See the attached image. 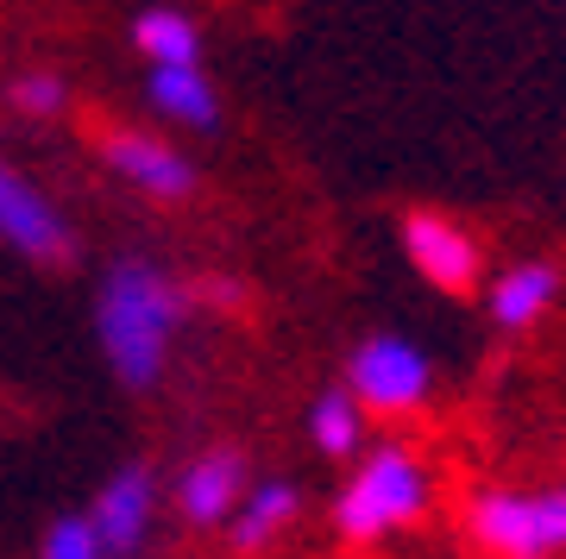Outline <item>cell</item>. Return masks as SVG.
Listing matches in <instances>:
<instances>
[{
	"instance_id": "cell-8",
	"label": "cell",
	"mask_w": 566,
	"mask_h": 559,
	"mask_svg": "<svg viewBox=\"0 0 566 559\" xmlns=\"http://www.w3.org/2000/svg\"><path fill=\"white\" fill-rule=\"evenodd\" d=\"M245 453L240 446H208V453H196V460L177 472V484H170V503H177V516L189 521V528H227V516H233V503L245 497Z\"/></svg>"
},
{
	"instance_id": "cell-2",
	"label": "cell",
	"mask_w": 566,
	"mask_h": 559,
	"mask_svg": "<svg viewBox=\"0 0 566 559\" xmlns=\"http://www.w3.org/2000/svg\"><path fill=\"white\" fill-rule=\"evenodd\" d=\"M428 509H434V472H428V460L416 446H403V440H385V446L359 453L353 478L340 484V497H334V535L353 540V547H378V540L416 528Z\"/></svg>"
},
{
	"instance_id": "cell-6",
	"label": "cell",
	"mask_w": 566,
	"mask_h": 559,
	"mask_svg": "<svg viewBox=\"0 0 566 559\" xmlns=\"http://www.w3.org/2000/svg\"><path fill=\"white\" fill-rule=\"evenodd\" d=\"M403 252H409V264H416V277L434 283L441 296H465V289H479L485 252H479V240H472L453 214L416 208V214L403 220Z\"/></svg>"
},
{
	"instance_id": "cell-7",
	"label": "cell",
	"mask_w": 566,
	"mask_h": 559,
	"mask_svg": "<svg viewBox=\"0 0 566 559\" xmlns=\"http://www.w3.org/2000/svg\"><path fill=\"white\" fill-rule=\"evenodd\" d=\"M88 521H95L107 559H139L145 540H151V521H158V478H151V465H139V460L120 465V472L95 491Z\"/></svg>"
},
{
	"instance_id": "cell-10",
	"label": "cell",
	"mask_w": 566,
	"mask_h": 559,
	"mask_svg": "<svg viewBox=\"0 0 566 559\" xmlns=\"http://www.w3.org/2000/svg\"><path fill=\"white\" fill-rule=\"evenodd\" d=\"M296 509H303V491L290 478H259L245 484V497L233 503V516H227V540H233V553H264V547H277L283 528L296 521Z\"/></svg>"
},
{
	"instance_id": "cell-16",
	"label": "cell",
	"mask_w": 566,
	"mask_h": 559,
	"mask_svg": "<svg viewBox=\"0 0 566 559\" xmlns=\"http://www.w3.org/2000/svg\"><path fill=\"white\" fill-rule=\"evenodd\" d=\"M7 101H13L20 114H32V120H57L63 107H70V88H63V76H51V70H25V76H13Z\"/></svg>"
},
{
	"instance_id": "cell-12",
	"label": "cell",
	"mask_w": 566,
	"mask_h": 559,
	"mask_svg": "<svg viewBox=\"0 0 566 559\" xmlns=\"http://www.w3.org/2000/svg\"><path fill=\"white\" fill-rule=\"evenodd\" d=\"M554 302H560V271H554L547 259H528V264H510L504 277L491 283L485 308H491V320H497L504 334H523V327H535Z\"/></svg>"
},
{
	"instance_id": "cell-4",
	"label": "cell",
	"mask_w": 566,
	"mask_h": 559,
	"mask_svg": "<svg viewBox=\"0 0 566 559\" xmlns=\"http://www.w3.org/2000/svg\"><path fill=\"white\" fill-rule=\"evenodd\" d=\"M346 390L365 402V415H385V421L416 415L434 397V359L403 334H371L346 359Z\"/></svg>"
},
{
	"instance_id": "cell-9",
	"label": "cell",
	"mask_w": 566,
	"mask_h": 559,
	"mask_svg": "<svg viewBox=\"0 0 566 559\" xmlns=\"http://www.w3.org/2000/svg\"><path fill=\"white\" fill-rule=\"evenodd\" d=\"M102 158L107 170L120 182H133L139 196L151 201H182V196H196V164L182 158L177 145H164L151 139V133H102Z\"/></svg>"
},
{
	"instance_id": "cell-11",
	"label": "cell",
	"mask_w": 566,
	"mask_h": 559,
	"mask_svg": "<svg viewBox=\"0 0 566 559\" xmlns=\"http://www.w3.org/2000/svg\"><path fill=\"white\" fill-rule=\"evenodd\" d=\"M145 95H151V107H158L164 120H177V126H196V133L221 126V95L202 76V63H151Z\"/></svg>"
},
{
	"instance_id": "cell-1",
	"label": "cell",
	"mask_w": 566,
	"mask_h": 559,
	"mask_svg": "<svg viewBox=\"0 0 566 559\" xmlns=\"http://www.w3.org/2000/svg\"><path fill=\"white\" fill-rule=\"evenodd\" d=\"M189 308H196V296L164 264L120 259L102 277V296H95V334H102L107 371L126 390H158L164 371H170V346H177V327L189 320Z\"/></svg>"
},
{
	"instance_id": "cell-5",
	"label": "cell",
	"mask_w": 566,
	"mask_h": 559,
	"mask_svg": "<svg viewBox=\"0 0 566 559\" xmlns=\"http://www.w3.org/2000/svg\"><path fill=\"white\" fill-rule=\"evenodd\" d=\"M0 245L20 252V259H32V264H70L76 259V233H70L63 208L25 177L20 164H7V158H0Z\"/></svg>"
},
{
	"instance_id": "cell-14",
	"label": "cell",
	"mask_w": 566,
	"mask_h": 559,
	"mask_svg": "<svg viewBox=\"0 0 566 559\" xmlns=\"http://www.w3.org/2000/svg\"><path fill=\"white\" fill-rule=\"evenodd\" d=\"M133 51L145 63H202V25L182 7H145L133 20Z\"/></svg>"
},
{
	"instance_id": "cell-3",
	"label": "cell",
	"mask_w": 566,
	"mask_h": 559,
	"mask_svg": "<svg viewBox=\"0 0 566 559\" xmlns=\"http://www.w3.org/2000/svg\"><path fill=\"white\" fill-rule=\"evenodd\" d=\"M465 535L485 559H566V484H491L465 497Z\"/></svg>"
},
{
	"instance_id": "cell-13",
	"label": "cell",
	"mask_w": 566,
	"mask_h": 559,
	"mask_svg": "<svg viewBox=\"0 0 566 559\" xmlns=\"http://www.w3.org/2000/svg\"><path fill=\"white\" fill-rule=\"evenodd\" d=\"M365 402L346 390V383H334V390H322V397L308 402V440H315V453L322 460H359L365 453Z\"/></svg>"
},
{
	"instance_id": "cell-15",
	"label": "cell",
	"mask_w": 566,
	"mask_h": 559,
	"mask_svg": "<svg viewBox=\"0 0 566 559\" xmlns=\"http://www.w3.org/2000/svg\"><path fill=\"white\" fill-rule=\"evenodd\" d=\"M39 559H107V547H102V535H95L88 509H70V516L51 521V528L39 535Z\"/></svg>"
}]
</instances>
